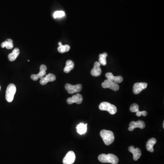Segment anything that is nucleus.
<instances>
[{
  "label": "nucleus",
  "mask_w": 164,
  "mask_h": 164,
  "mask_svg": "<svg viewBox=\"0 0 164 164\" xmlns=\"http://www.w3.org/2000/svg\"><path fill=\"white\" fill-rule=\"evenodd\" d=\"M100 135L106 145H109L112 144L115 140L113 133L110 130H103L100 131Z\"/></svg>",
  "instance_id": "obj_1"
},
{
  "label": "nucleus",
  "mask_w": 164,
  "mask_h": 164,
  "mask_svg": "<svg viewBox=\"0 0 164 164\" xmlns=\"http://www.w3.org/2000/svg\"><path fill=\"white\" fill-rule=\"evenodd\" d=\"M99 160L102 163H109L112 164H117L119 162V159L117 156L112 154L108 155L103 154L99 156Z\"/></svg>",
  "instance_id": "obj_2"
},
{
  "label": "nucleus",
  "mask_w": 164,
  "mask_h": 164,
  "mask_svg": "<svg viewBox=\"0 0 164 164\" xmlns=\"http://www.w3.org/2000/svg\"><path fill=\"white\" fill-rule=\"evenodd\" d=\"M99 109L103 111H107L111 115H115L117 112V108L115 106L107 102H103L100 104Z\"/></svg>",
  "instance_id": "obj_3"
},
{
  "label": "nucleus",
  "mask_w": 164,
  "mask_h": 164,
  "mask_svg": "<svg viewBox=\"0 0 164 164\" xmlns=\"http://www.w3.org/2000/svg\"><path fill=\"white\" fill-rule=\"evenodd\" d=\"M16 90V87L14 84H10L7 86L6 92V99L8 102L11 103L13 101Z\"/></svg>",
  "instance_id": "obj_4"
},
{
  "label": "nucleus",
  "mask_w": 164,
  "mask_h": 164,
  "mask_svg": "<svg viewBox=\"0 0 164 164\" xmlns=\"http://www.w3.org/2000/svg\"><path fill=\"white\" fill-rule=\"evenodd\" d=\"M102 86L104 88H110L115 91L119 90V87L117 83H115L114 82L109 80V79L105 80L102 84Z\"/></svg>",
  "instance_id": "obj_5"
},
{
  "label": "nucleus",
  "mask_w": 164,
  "mask_h": 164,
  "mask_svg": "<svg viewBox=\"0 0 164 164\" xmlns=\"http://www.w3.org/2000/svg\"><path fill=\"white\" fill-rule=\"evenodd\" d=\"M65 88L70 94H73L80 92L82 89V86L80 84L73 85L70 84H66Z\"/></svg>",
  "instance_id": "obj_6"
},
{
  "label": "nucleus",
  "mask_w": 164,
  "mask_h": 164,
  "mask_svg": "<svg viewBox=\"0 0 164 164\" xmlns=\"http://www.w3.org/2000/svg\"><path fill=\"white\" fill-rule=\"evenodd\" d=\"M47 67L45 65H41L40 67V72L37 74H32L31 76V78L34 81L38 80L39 78H43L44 77L46 74V70Z\"/></svg>",
  "instance_id": "obj_7"
},
{
  "label": "nucleus",
  "mask_w": 164,
  "mask_h": 164,
  "mask_svg": "<svg viewBox=\"0 0 164 164\" xmlns=\"http://www.w3.org/2000/svg\"><path fill=\"white\" fill-rule=\"evenodd\" d=\"M129 131H132L134 130L136 128H139L140 129H143L145 128V123L142 120H138V121L135 122V121H132L129 124Z\"/></svg>",
  "instance_id": "obj_8"
},
{
  "label": "nucleus",
  "mask_w": 164,
  "mask_h": 164,
  "mask_svg": "<svg viewBox=\"0 0 164 164\" xmlns=\"http://www.w3.org/2000/svg\"><path fill=\"white\" fill-rule=\"evenodd\" d=\"M76 159L75 153L72 151H70L66 154L63 160V164H73Z\"/></svg>",
  "instance_id": "obj_9"
},
{
  "label": "nucleus",
  "mask_w": 164,
  "mask_h": 164,
  "mask_svg": "<svg viewBox=\"0 0 164 164\" xmlns=\"http://www.w3.org/2000/svg\"><path fill=\"white\" fill-rule=\"evenodd\" d=\"M83 97L80 94H77L73 95L72 97L67 99V102L69 105H72L74 103L77 104H81L83 102Z\"/></svg>",
  "instance_id": "obj_10"
},
{
  "label": "nucleus",
  "mask_w": 164,
  "mask_h": 164,
  "mask_svg": "<svg viewBox=\"0 0 164 164\" xmlns=\"http://www.w3.org/2000/svg\"><path fill=\"white\" fill-rule=\"evenodd\" d=\"M148 84L146 83H136L134 85L133 92L135 94H140L143 90L146 88Z\"/></svg>",
  "instance_id": "obj_11"
},
{
  "label": "nucleus",
  "mask_w": 164,
  "mask_h": 164,
  "mask_svg": "<svg viewBox=\"0 0 164 164\" xmlns=\"http://www.w3.org/2000/svg\"><path fill=\"white\" fill-rule=\"evenodd\" d=\"M56 77L54 74H49L46 75L45 77L41 78L40 81V83L41 85H44L47 84L50 82H53L56 80Z\"/></svg>",
  "instance_id": "obj_12"
},
{
  "label": "nucleus",
  "mask_w": 164,
  "mask_h": 164,
  "mask_svg": "<svg viewBox=\"0 0 164 164\" xmlns=\"http://www.w3.org/2000/svg\"><path fill=\"white\" fill-rule=\"evenodd\" d=\"M128 149L129 151L133 155V159L134 161H137L141 157V151L139 148H135L134 146H130L129 147Z\"/></svg>",
  "instance_id": "obj_13"
},
{
  "label": "nucleus",
  "mask_w": 164,
  "mask_h": 164,
  "mask_svg": "<svg viewBox=\"0 0 164 164\" xmlns=\"http://www.w3.org/2000/svg\"><path fill=\"white\" fill-rule=\"evenodd\" d=\"M101 64L99 62H95L94 67L91 71V74L94 77H98L101 75L102 73L101 69L100 68Z\"/></svg>",
  "instance_id": "obj_14"
},
{
  "label": "nucleus",
  "mask_w": 164,
  "mask_h": 164,
  "mask_svg": "<svg viewBox=\"0 0 164 164\" xmlns=\"http://www.w3.org/2000/svg\"><path fill=\"white\" fill-rule=\"evenodd\" d=\"M106 77L107 78V79L109 80L114 82L115 83L119 84L123 82V78L121 76H113L112 73H108L106 74Z\"/></svg>",
  "instance_id": "obj_15"
},
{
  "label": "nucleus",
  "mask_w": 164,
  "mask_h": 164,
  "mask_svg": "<svg viewBox=\"0 0 164 164\" xmlns=\"http://www.w3.org/2000/svg\"><path fill=\"white\" fill-rule=\"evenodd\" d=\"M20 54V50L18 48H15L13 50L12 52L8 55V57L9 60L11 62H13L17 59L18 57Z\"/></svg>",
  "instance_id": "obj_16"
},
{
  "label": "nucleus",
  "mask_w": 164,
  "mask_h": 164,
  "mask_svg": "<svg viewBox=\"0 0 164 164\" xmlns=\"http://www.w3.org/2000/svg\"><path fill=\"white\" fill-rule=\"evenodd\" d=\"M156 143H157V140L155 138H151L147 142L146 149L148 151L151 152H154L153 147Z\"/></svg>",
  "instance_id": "obj_17"
},
{
  "label": "nucleus",
  "mask_w": 164,
  "mask_h": 164,
  "mask_svg": "<svg viewBox=\"0 0 164 164\" xmlns=\"http://www.w3.org/2000/svg\"><path fill=\"white\" fill-rule=\"evenodd\" d=\"M74 67V64L73 61L68 60L66 62V66L63 70L64 73L67 74L70 73L71 71L73 70Z\"/></svg>",
  "instance_id": "obj_18"
},
{
  "label": "nucleus",
  "mask_w": 164,
  "mask_h": 164,
  "mask_svg": "<svg viewBox=\"0 0 164 164\" xmlns=\"http://www.w3.org/2000/svg\"><path fill=\"white\" fill-rule=\"evenodd\" d=\"M87 124L84 123L79 124L77 126L78 133L81 135L84 134L87 131Z\"/></svg>",
  "instance_id": "obj_19"
},
{
  "label": "nucleus",
  "mask_w": 164,
  "mask_h": 164,
  "mask_svg": "<svg viewBox=\"0 0 164 164\" xmlns=\"http://www.w3.org/2000/svg\"><path fill=\"white\" fill-rule=\"evenodd\" d=\"M59 46L57 48V50L59 51V53H63L70 51V45H63L61 42L59 43Z\"/></svg>",
  "instance_id": "obj_20"
},
{
  "label": "nucleus",
  "mask_w": 164,
  "mask_h": 164,
  "mask_svg": "<svg viewBox=\"0 0 164 164\" xmlns=\"http://www.w3.org/2000/svg\"><path fill=\"white\" fill-rule=\"evenodd\" d=\"M13 41L11 39H8L1 44V47H6L7 49H11L13 48Z\"/></svg>",
  "instance_id": "obj_21"
},
{
  "label": "nucleus",
  "mask_w": 164,
  "mask_h": 164,
  "mask_svg": "<svg viewBox=\"0 0 164 164\" xmlns=\"http://www.w3.org/2000/svg\"><path fill=\"white\" fill-rule=\"evenodd\" d=\"M107 56H108V54L106 53H104L99 55V62L101 65L105 66L107 64L106 57Z\"/></svg>",
  "instance_id": "obj_22"
},
{
  "label": "nucleus",
  "mask_w": 164,
  "mask_h": 164,
  "mask_svg": "<svg viewBox=\"0 0 164 164\" xmlns=\"http://www.w3.org/2000/svg\"><path fill=\"white\" fill-rule=\"evenodd\" d=\"M65 16V12L63 11H55L53 14V17L55 18H61L64 17Z\"/></svg>",
  "instance_id": "obj_23"
},
{
  "label": "nucleus",
  "mask_w": 164,
  "mask_h": 164,
  "mask_svg": "<svg viewBox=\"0 0 164 164\" xmlns=\"http://www.w3.org/2000/svg\"><path fill=\"white\" fill-rule=\"evenodd\" d=\"M139 107L137 104H133L130 106V110L132 112H137L139 111Z\"/></svg>",
  "instance_id": "obj_24"
},
{
  "label": "nucleus",
  "mask_w": 164,
  "mask_h": 164,
  "mask_svg": "<svg viewBox=\"0 0 164 164\" xmlns=\"http://www.w3.org/2000/svg\"><path fill=\"white\" fill-rule=\"evenodd\" d=\"M136 115L138 117H140V116L143 115L144 116H146L147 115V112L145 111H138L136 112Z\"/></svg>",
  "instance_id": "obj_25"
},
{
  "label": "nucleus",
  "mask_w": 164,
  "mask_h": 164,
  "mask_svg": "<svg viewBox=\"0 0 164 164\" xmlns=\"http://www.w3.org/2000/svg\"><path fill=\"white\" fill-rule=\"evenodd\" d=\"M1 87L0 86V90H1Z\"/></svg>",
  "instance_id": "obj_26"
}]
</instances>
